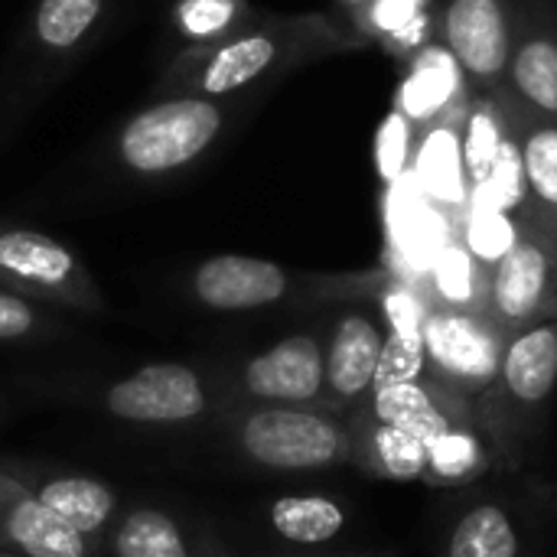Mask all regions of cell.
<instances>
[{
	"label": "cell",
	"instance_id": "d6986e66",
	"mask_svg": "<svg viewBox=\"0 0 557 557\" xmlns=\"http://www.w3.org/2000/svg\"><path fill=\"white\" fill-rule=\"evenodd\" d=\"M356 39L405 65L424 46L437 42V0H372L356 26Z\"/></svg>",
	"mask_w": 557,
	"mask_h": 557
},
{
	"label": "cell",
	"instance_id": "6da1fadb",
	"mask_svg": "<svg viewBox=\"0 0 557 557\" xmlns=\"http://www.w3.org/2000/svg\"><path fill=\"white\" fill-rule=\"evenodd\" d=\"M366 49L339 20L323 13L255 16L238 33L206 49L176 52L160 78L163 95L251 98L297 69L343 52Z\"/></svg>",
	"mask_w": 557,
	"mask_h": 557
},
{
	"label": "cell",
	"instance_id": "9a60e30c",
	"mask_svg": "<svg viewBox=\"0 0 557 557\" xmlns=\"http://www.w3.org/2000/svg\"><path fill=\"white\" fill-rule=\"evenodd\" d=\"M0 552L20 557H91V539L69 529L33 493V483L0 467Z\"/></svg>",
	"mask_w": 557,
	"mask_h": 557
},
{
	"label": "cell",
	"instance_id": "8992f818",
	"mask_svg": "<svg viewBox=\"0 0 557 557\" xmlns=\"http://www.w3.org/2000/svg\"><path fill=\"white\" fill-rule=\"evenodd\" d=\"M486 317L509 336L557 320V235L519 222L516 245L490 268Z\"/></svg>",
	"mask_w": 557,
	"mask_h": 557
},
{
	"label": "cell",
	"instance_id": "4fadbf2b",
	"mask_svg": "<svg viewBox=\"0 0 557 557\" xmlns=\"http://www.w3.org/2000/svg\"><path fill=\"white\" fill-rule=\"evenodd\" d=\"M506 95L529 114L557 121V10L552 0H519Z\"/></svg>",
	"mask_w": 557,
	"mask_h": 557
},
{
	"label": "cell",
	"instance_id": "52a82bcc",
	"mask_svg": "<svg viewBox=\"0 0 557 557\" xmlns=\"http://www.w3.org/2000/svg\"><path fill=\"white\" fill-rule=\"evenodd\" d=\"M0 281L29 300L101 310V294L82 258L36 228H0Z\"/></svg>",
	"mask_w": 557,
	"mask_h": 557
},
{
	"label": "cell",
	"instance_id": "7a4b0ae2",
	"mask_svg": "<svg viewBox=\"0 0 557 557\" xmlns=\"http://www.w3.org/2000/svg\"><path fill=\"white\" fill-rule=\"evenodd\" d=\"M251 98H202L163 95L150 108L127 117L114 137L117 163L134 176H173L199 163L232 127L235 114Z\"/></svg>",
	"mask_w": 557,
	"mask_h": 557
},
{
	"label": "cell",
	"instance_id": "30bf717a",
	"mask_svg": "<svg viewBox=\"0 0 557 557\" xmlns=\"http://www.w3.org/2000/svg\"><path fill=\"white\" fill-rule=\"evenodd\" d=\"M248 405H294L326 411V362L317 333H294L251 356L235 375Z\"/></svg>",
	"mask_w": 557,
	"mask_h": 557
},
{
	"label": "cell",
	"instance_id": "8fae6325",
	"mask_svg": "<svg viewBox=\"0 0 557 557\" xmlns=\"http://www.w3.org/2000/svg\"><path fill=\"white\" fill-rule=\"evenodd\" d=\"M385 352L382 317L349 307L343 310L323 343L326 362V411L349 421L352 411L372 395Z\"/></svg>",
	"mask_w": 557,
	"mask_h": 557
},
{
	"label": "cell",
	"instance_id": "2e32d148",
	"mask_svg": "<svg viewBox=\"0 0 557 557\" xmlns=\"http://www.w3.org/2000/svg\"><path fill=\"white\" fill-rule=\"evenodd\" d=\"M525 166V206L519 222L557 235V121L529 114L503 91Z\"/></svg>",
	"mask_w": 557,
	"mask_h": 557
},
{
	"label": "cell",
	"instance_id": "44dd1931",
	"mask_svg": "<svg viewBox=\"0 0 557 557\" xmlns=\"http://www.w3.org/2000/svg\"><path fill=\"white\" fill-rule=\"evenodd\" d=\"M496 463L490 434L480 421V411L450 424L428 447V486H463L480 480Z\"/></svg>",
	"mask_w": 557,
	"mask_h": 557
},
{
	"label": "cell",
	"instance_id": "9c48e42d",
	"mask_svg": "<svg viewBox=\"0 0 557 557\" xmlns=\"http://www.w3.org/2000/svg\"><path fill=\"white\" fill-rule=\"evenodd\" d=\"M101 408L124 421L144 428L193 424L212 408L206 379L183 362H153L117 379L104 388Z\"/></svg>",
	"mask_w": 557,
	"mask_h": 557
},
{
	"label": "cell",
	"instance_id": "3957f363",
	"mask_svg": "<svg viewBox=\"0 0 557 557\" xmlns=\"http://www.w3.org/2000/svg\"><path fill=\"white\" fill-rule=\"evenodd\" d=\"M238 454L274 473H317L352 463L349 421L323 408L245 405L228 421Z\"/></svg>",
	"mask_w": 557,
	"mask_h": 557
},
{
	"label": "cell",
	"instance_id": "277c9868",
	"mask_svg": "<svg viewBox=\"0 0 557 557\" xmlns=\"http://www.w3.org/2000/svg\"><path fill=\"white\" fill-rule=\"evenodd\" d=\"M557 388V320L519 330L503 356L499 379L480 398V421L499 463H516Z\"/></svg>",
	"mask_w": 557,
	"mask_h": 557
},
{
	"label": "cell",
	"instance_id": "f546056e",
	"mask_svg": "<svg viewBox=\"0 0 557 557\" xmlns=\"http://www.w3.org/2000/svg\"><path fill=\"white\" fill-rule=\"evenodd\" d=\"M46 317L36 310V304L10 287H0V343L29 339L46 330Z\"/></svg>",
	"mask_w": 557,
	"mask_h": 557
},
{
	"label": "cell",
	"instance_id": "e0dca14e",
	"mask_svg": "<svg viewBox=\"0 0 557 557\" xmlns=\"http://www.w3.org/2000/svg\"><path fill=\"white\" fill-rule=\"evenodd\" d=\"M349 437H352V463L375 480L385 483H424L428 476V441L418 434L372 421L366 414L349 418Z\"/></svg>",
	"mask_w": 557,
	"mask_h": 557
},
{
	"label": "cell",
	"instance_id": "5bb4252c",
	"mask_svg": "<svg viewBox=\"0 0 557 557\" xmlns=\"http://www.w3.org/2000/svg\"><path fill=\"white\" fill-rule=\"evenodd\" d=\"M297 287V277L268 261L251 255H215L196 264L189 277L193 297L219 313H248L284 304Z\"/></svg>",
	"mask_w": 557,
	"mask_h": 557
},
{
	"label": "cell",
	"instance_id": "ac0fdd59",
	"mask_svg": "<svg viewBox=\"0 0 557 557\" xmlns=\"http://www.w3.org/2000/svg\"><path fill=\"white\" fill-rule=\"evenodd\" d=\"M114 557H235L206 532L186 529L157 506H137L114 525Z\"/></svg>",
	"mask_w": 557,
	"mask_h": 557
},
{
	"label": "cell",
	"instance_id": "d4e9b609",
	"mask_svg": "<svg viewBox=\"0 0 557 557\" xmlns=\"http://www.w3.org/2000/svg\"><path fill=\"white\" fill-rule=\"evenodd\" d=\"M255 16L258 13L251 10V0H173L170 33L176 36L180 52H189L222 42Z\"/></svg>",
	"mask_w": 557,
	"mask_h": 557
},
{
	"label": "cell",
	"instance_id": "4316f807",
	"mask_svg": "<svg viewBox=\"0 0 557 557\" xmlns=\"http://www.w3.org/2000/svg\"><path fill=\"white\" fill-rule=\"evenodd\" d=\"M108 0H36L33 36L42 52L72 55L88 42L104 16Z\"/></svg>",
	"mask_w": 557,
	"mask_h": 557
},
{
	"label": "cell",
	"instance_id": "ffe728a7",
	"mask_svg": "<svg viewBox=\"0 0 557 557\" xmlns=\"http://www.w3.org/2000/svg\"><path fill=\"white\" fill-rule=\"evenodd\" d=\"M33 493L52 516H59L69 529H75L85 539L101 535L117 512L114 490L82 473H59V476L36 480Z\"/></svg>",
	"mask_w": 557,
	"mask_h": 557
},
{
	"label": "cell",
	"instance_id": "484cf974",
	"mask_svg": "<svg viewBox=\"0 0 557 557\" xmlns=\"http://www.w3.org/2000/svg\"><path fill=\"white\" fill-rule=\"evenodd\" d=\"M522 542L512 512L499 503H476L447 535L444 557H519Z\"/></svg>",
	"mask_w": 557,
	"mask_h": 557
},
{
	"label": "cell",
	"instance_id": "f1b7e54d",
	"mask_svg": "<svg viewBox=\"0 0 557 557\" xmlns=\"http://www.w3.org/2000/svg\"><path fill=\"white\" fill-rule=\"evenodd\" d=\"M414 144H418V134L411 127V121L392 108L379 127V137H375V166L382 173L385 183H398L411 163V153H414Z\"/></svg>",
	"mask_w": 557,
	"mask_h": 557
},
{
	"label": "cell",
	"instance_id": "83f0119b",
	"mask_svg": "<svg viewBox=\"0 0 557 557\" xmlns=\"http://www.w3.org/2000/svg\"><path fill=\"white\" fill-rule=\"evenodd\" d=\"M516 238H519V222L509 212H503L493 202H486V199L473 209V215L467 222V235H463L467 248L486 268H493L516 245Z\"/></svg>",
	"mask_w": 557,
	"mask_h": 557
},
{
	"label": "cell",
	"instance_id": "7402d4cb",
	"mask_svg": "<svg viewBox=\"0 0 557 557\" xmlns=\"http://www.w3.org/2000/svg\"><path fill=\"white\" fill-rule=\"evenodd\" d=\"M486 290H490V268L467 248V242L444 245L424 277V294L431 307L486 313Z\"/></svg>",
	"mask_w": 557,
	"mask_h": 557
},
{
	"label": "cell",
	"instance_id": "603a6c76",
	"mask_svg": "<svg viewBox=\"0 0 557 557\" xmlns=\"http://www.w3.org/2000/svg\"><path fill=\"white\" fill-rule=\"evenodd\" d=\"M509 137V111L503 101V91H476L470 101V111L460 127V153L463 170L473 189H483L493 176V166L499 160V150Z\"/></svg>",
	"mask_w": 557,
	"mask_h": 557
},
{
	"label": "cell",
	"instance_id": "ba28073f",
	"mask_svg": "<svg viewBox=\"0 0 557 557\" xmlns=\"http://www.w3.org/2000/svg\"><path fill=\"white\" fill-rule=\"evenodd\" d=\"M519 0H437V39L476 91H506Z\"/></svg>",
	"mask_w": 557,
	"mask_h": 557
},
{
	"label": "cell",
	"instance_id": "1f68e13d",
	"mask_svg": "<svg viewBox=\"0 0 557 557\" xmlns=\"http://www.w3.org/2000/svg\"><path fill=\"white\" fill-rule=\"evenodd\" d=\"M0 557H20V555H10V552H0Z\"/></svg>",
	"mask_w": 557,
	"mask_h": 557
},
{
	"label": "cell",
	"instance_id": "7c38bea8",
	"mask_svg": "<svg viewBox=\"0 0 557 557\" xmlns=\"http://www.w3.org/2000/svg\"><path fill=\"white\" fill-rule=\"evenodd\" d=\"M401 69L405 75L398 85L395 108L411 121L418 140L437 127L463 124L476 88L470 85L457 55L441 39L424 46Z\"/></svg>",
	"mask_w": 557,
	"mask_h": 557
},
{
	"label": "cell",
	"instance_id": "4dcf8cb0",
	"mask_svg": "<svg viewBox=\"0 0 557 557\" xmlns=\"http://www.w3.org/2000/svg\"><path fill=\"white\" fill-rule=\"evenodd\" d=\"M369 3H372V0H336L339 26H343V29H349V33L356 36V26H359V20L366 16Z\"/></svg>",
	"mask_w": 557,
	"mask_h": 557
},
{
	"label": "cell",
	"instance_id": "cb8c5ba5",
	"mask_svg": "<svg viewBox=\"0 0 557 557\" xmlns=\"http://www.w3.org/2000/svg\"><path fill=\"white\" fill-rule=\"evenodd\" d=\"M349 516L343 503L317 493L304 496H281L268 506V525L277 539L294 545H323L343 535Z\"/></svg>",
	"mask_w": 557,
	"mask_h": 557
},
{
	"label": "cell",
	"instance_id": "5b68a950",
	"mask_svg": "<svg viewBox=\"0 0 557 557\" xmlns=\"http://www.w3.org/2000/svg\"><path fill=\"white\" fill-rule=\"evenodd\" d=\"M509 339L486 313L431 307L421 326L428 379L480 401L499 379Z\"/></svg>",
	"mask_w": 557,
	"mask_h": 557
}]
</instances>
